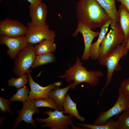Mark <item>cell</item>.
Here are the masks:
<instances>
[{
    "mask_svg": "<svg viewBox=\"0 0 129 129\" xmlns=\"http://www.w3.org/2000/svg\"><path fill=\"white\" fill-rule=\"evenodd\" d=\"M76 14L78 21L92 30L101 28L111 19L96 0H79Z\"/></svg>",
    "mask_w": 129,
    "mask_h": 129,
    "instance_id": "6da1fadb",
    "label": "cell"
},
{
    "mask_svg": "<svg viewBox=\"0 0 129 129\" xmlns=\"http://www.w3.org/2000/svg\"><path fill=\"white\" fill-rule=\"evenodd\" d=\"M83 63L77 56L75 63L72 67L69 65V68L65 70L64 74L59 75L58 77L60 78H65L66 81L68 83L73 81L71 88L72 89L77 85L83 82L87 83L90 87L97 85L99 78L103 76L104 74L99 70H88L82 65Z\"/></svg>",
    "mask_w": 129,
    "mask_h": 129,
    "instance_id": "7a4b0ae2",
    "label": "cell"
},
{
    "mask_svg": "<svg viewBox=\"0 0 129 129\" xmlns=\"http://www.w3.org/2000/svg\"><path fill=\"white\" fill-rule=\"evenodd\" d=\"M110 25V29L104 36L98 49L97 60L103 66L109 55L124 42V33L119 22L112 20Z\"/></svg>",
    "mask_w": 129,
    "mask_h": 129,
    "instance_id": "3957f363",
    "label": "cell"
},
{
    "mask_svg": "<svg viewBox=\"0 0 129 129\" xmlns=\"http://www.w3.org/2000/svg\"><path fill=\"white\" fill-rule=\"evenodd\" d=\"M37 56L34 46L29 43L26 47L18 53L14 59V66L13 71L14 74L19 77L26 73L32 72L29 69Z\"/></svg>",
    "mask_w": 129,
    "mask_h": 129,
    "instance_id": "277c9868",
    "label": "cell"
},
{
    "mask_svg": "<svg viewBox=\"0 0 129 129\" xmlns=\"http://www.w3.org/2000/svg\"><path fill=\"white\" fill-rule=\"evenodd\" d=\"M48 115L46 118H37L34 120L39 123H46L41 128L47 127L51 129H69V127L75 125L72 119L73 116L65 115L63 111L57 110L53 111L51 109L43 113Z\"/></svg>",
    "mask_w": 129,
    "mask_h": 129,
    "instance_id": "5b68a950",
    "label": "cell"
},
{
    "mask_svg": "<svg viewBox=\"0 0 129 129\" xmlns=\"http://www.w3.org/2000/svg\"><path fill=\"white\" fill-rule=\"evenodd\" d=\"M126 43L124 42L115 49L109 55L105 62V66L107 67V81L101 92V96L103 91L110 83L111 82L114 71L121 70V67L119 62L123 57L127 54L129 50L125 46Z\"/></svg>",
    "mask_w": 129,
    "mask_h": 129,
    "instance_id": "8992f818",
    "label": "cell"
},
{
    "mask_svg": "<svg viewBox=\"0 0 129 129\" xmlns=\"http://www.w3.org/2000/svg\"><path fill=\"white\" fill-rule=\"evenodd\" d=\"M27 33L25 36L29 43L33 44L39 43L44 40L54 38L56 36L55 31L50 29L48 25L41 27H34L29 22L27 24Z\"/></svg>",
    "mask_w": 129,
    "mask_h": 129,
    "instance_id": "52a82bcc",
    "label": "cell"
},
{
    "mask_svg": "<svg viewBox=\"0 0 129 129\" xmlns=\"http://www.w3.org/2000/svg\"><path fill=\"white\" fill-rule=\"evenodd\" d=\"M27 27L16 20L7 18L0 21V35L10 37L25 36Z\"/></svg>",
    "mask_w": 129,
    "mask_h": 129,
    "instance_id": "ba28073f",
    "label": "cell"
},
{
    "mask_svg": "<svg viewBox=\"0 0 129 129\" xmlns=\"http://www.w3.org/2000/svg\"><path fill=\"white\" fill-rule=\"evenodd\" d=\"M118 97L115 104L111 108L106 111H101L97 118L94 121V124L103 125L113 116H118L122 111L126 110L129 106V103L124 98L122 92L118 90Z\"/></svg>",
    "mask_w": 129,
    "mask_h": 129,
    "instance_id": "9c48e42d",
    "label": "cell"
},
{
    "mask_svg": "<svg viewBox=\"0 0 129 129\" xmlns=\"http://www.w3.org/2000/svg\"><path fill=\"white\" fill-rule=\"evenodd\" d=\"M82 34L84 39L85 47L83 53L81 57L83 61L89 59L91 57L90 49L94 38L99 36L100 32H94L89 27L78 21L76 29L72 36L76 37L79 33Z\"/></svg>",
    "mask_w": 129,
    "mask_h": 129,
    "instance_id": "30bf717a",
    "label": "cell"
},
{
    "mask_svg": "<svg viewBox=\"0 0 129 129\" xmlns=\"http://www.w3.org/2000/svg\"><path fill=\"white\" fill-rule=\"evenodd\" d=\"M33 100L27 101L23 103L22 109L17 110L18 116L14 121L12 129H16L22 121L26 124H30L34 128H36V121L33 119L32 115L35 113L39 114L41 110L35 106Z\"/></svg>",
    "mask_w": 129,
    "mask_h": 129,
    "instance_id": "8fae6325",
    "label": "cell"
},
{
    "mask_svg": "<svg viewBox=\"0 0 129 129\" xmlns=\"http://www.w3.org/2000/svg\"><path fill=\"white\" fill-rule=\"evenodd\" d=\"M29 43L25 36L16 37L0 36V43L7 47V54L11 59H14L18 53L26 47Z\"/></svg>",
    "mask_w": 129,
    "mask_h": 129,
    "instance_id": "7c38bea8",
    "label": "cell"
},
{
    "mask_svg": "<svg viewBox=\"0 0 129 129\" xmlns=\"http://www.w3.org/2000/svg\"><path fill=\"white\" fill-rule=\"evenodd\" d=\"M28 75L29 85L31 90L28 95V101L35 99L46 98L48 97L50 92L56 86H60L62 82H56L45 87L42 86L33 80L30 72L27 73Z\"/></svg>",
    "mask_w": 129,
    "mask_h": 129,
    "instance_id": "4fadbf2b",
    "label": "cell"
},
{
    "mask_svg": "<svg viewBox=\"0 0 129 129\" xmlns=\"http://www.w3.org/2000/svg\"><path fill=\"white\" fill-rule=\"evenodd\" d=\"M31 21V24L34 27H41L46 25L48 10L47 5L42 2L34 7L29 8Z\"/></svg>",
    "mask_w": 129,
    "mask_h": 129,
    "instance_id": "5bb4252c",
    "label": "cell"
},
{
    "mask_svg": "<svg viewBox=\"0 0 129 129\" xmlns=\"http://www.w3.org/2000/svg\"><path fill=\"white\" fill-rule=\"evenodd\" d=\"M112 20L110 19L101 27L98 38L97 41L92 43L90 49L91 58L92 60H97L98 51L100 44L106 35Z\"/></svg>",
    "mask_w": 129,
    "mask_h": 129,
    "instance_id": "9a60e30c",
    "label": "cell"
},
{
    "mask_svg": "<svg viewBox=\"0 0 129 129\" xmlns=\"http://www.w3.org/2000/svg\"><path fill=\"white\" fill-rule=\"evenodd\" d=\"M72 86V83L63 88H60L59 86H56L49 94L48 97L54 101L61 111L64 110L62 106L64 101L67 92Z\"/></svg>",
    "mask_w": 129,
    "mask_h": 129,
    "instance_id": "2e32d148",
    "label": "cell"
},
{
    "mask_svg": "<svg viewBox=\"0 0 129 129\" xmlns=\"http://www.w3.org/2000/svg\"><path fill=\"white\" fill-rule=\"evenodd\" d=\"M118 12L120 17L119 23L124 33V42L126 43L129 38V12L121 4L119 6Z\"/></svg>",
    "mask_w": 129,
    "mask_h": 129,
    "instance_id": "e0dca14e",
    "label": "cell"
},
{
    "mask_svg": "<svg viewBox=\"0 0 129 129\" xmlns=\"http://www.w3.org/2000/svg\"><path fill=\"white\" fill-rule=\"evenodd\" d=\"M62 106L64 114L68 113L82 122L85 121L84 118L81 116L78 113L77 108L76 104L73 101L68 94H66Z\"/></svg>",
    "mask_w": 129,
    "mask_h": 129,
    "instance_id": "ac0fdd59",
    "label": "cell"
},
{
    "mask_svg": "<svg viewBox=\"0 0 129 129\" xmlns=\"http://www.w3.org/2000/svg\"><path fill=\"white\" fill-rule=\"evenodd\" d=\"M113 20L119 22L120 17L117 9L116 0H96Z\"/></svg>",
    "mask_w": 129,
    "mask_h": 129,
    "instance_id": "d6986e66",
    "label": "cell"
},
{
    "mask_svg": "<svg viewBox=\"0 0 129 129\" xmlns=\"http://www.w3.org/2000/svg\"><path fill=\"white\" fill-rule=\"evenodd\" d=\"M54 38L44 40L35 46V51L36 55L55 51L57 48V46L54 42Z\"/></svg>",
    "mask_w": 129,
    "mask_h": 129,
    "instance_id": "ffe728a7",
    "label": "cell"
},
{
    "mask_svg": "<svg viewBox=\"0 0 129 129\" xmlns=\"http://www.w3.org/2000/svg\"><path fill=\"white\" fill-rule=\"evenodd\" d=\"M56 61V58L52 52L37 55L30 70L39 66L53 63Z\"/></svg>",
    "mask_w": 129,
    "mask_h": 129,
    "instance_id": "44dd1931",
    "label": "cell"
},
{
    "mask_svg": "<svg viewBox=\"0 0 129 129\" xmlns=\"http://www.w3.org/2000/svg\"><path fill=\"white\" fill-rule=\"evenodd\" d=\"M77 125L86 128L88 129H119L118 124L113 119L108 120L105 124L103 125H98L87 124H80L75 122Z\"/></svg>",
    "mask_w": 129,
    "mask_h": 129,
    "instance_id": "7402d4cb",
    "label": "cell"
},
{
    "mask_svg": "<svg viewBox=\"0 0 129 129\" xmlns=\"http://www.w3.org/2000/svg\"><path fill=\"white\" fill-rule=\"evenodd\" d=\"M33 102L35 106L38 108L41 107H48L54 110L61 111L54 101L49 97L34 99L33 100Z\"/></svg>",
    "mask_w": 129,
    "mask_h": 129,
    "instance_id": "603a6c76",
    "label": "cell"
},
{
    "mask_svg": "<svg viewBox=\"0 0 129 129\" xmlns=\"http://www.w3.org/2000/svg\"><path fill=\"white\" fill-rule=\"evenodd\" d=\"M30 92L28 87L25 86L19 88L16 93L10 99L11 102L20 101L23 103L28 101Z\"/></svg>",
    "mask_w": 129,
    "mask_h": 129,
    "instance_id": "cb8c5ba5",
    "label": "cell"
},
{
    "mask_svg": "<svg viewBox=\"0 0 129 129\" xmlns=\"http://www.w3.org/2000/svg\"><path fill=\"white\" fill-rule=\"evenodd\" d=\"M28 75L24 74L18 78L12 77L7 80L8 86H13L17 89H19L25 86L29 81Z\"/></svg>",
    "mask_w": 129,
    "mask_h": 129,
    "instance_id": "d4e9b609",
    "label": "cell"
},
{
    "mask_svg": "<svg viewBox=\"0 0 129 129\" xmlns=\"http://www.w3.org/2000/svg\"><path fill=\"white\" fill-rule=\"evenodd\" d=\"M116 121L118 124L119 129H129V113L125 110Z\"/></svg>",
    "mask_w": 129,
    "mask_h": 129,
    "instance_id": "484cf974",
    "label": "cell"
},
{
    "mask_svg": "<svg viewBox=\"0 0 129 129\" xmlns=\"http://www.w3.org/2000/svg\"><path fill=\"white\" fill-rule=\"evenodd\" d=\"M11 102L10 99L0 97V110L2 113L4 114L7 112L11 115H14L10 108Z\"/></svg>",
    "mask_w": 129,
    "mask_h": 129,
    "instance_id": "4316f807",
    "label": "cell"
},
{
    "mask_svg": "<svg viewBox=\"0 0 129 129\" xmlns=\"http://www.w3.org/2000/svg\"><path fill=\"white\" fill-rule=\"evenodd\" d=\"M118 89L122 92L123 96L129 103V78L123 80L120 83Z\"/></svg>",
    "mask_w": 129,
    "mask_h": 129,
    "instance_id": "83f0119b",
    "label": "cell"
},
{
    "mask_svg": "<svg viewBox=\"0 0 129 129\" xmlns=\"http://www.w3.org/2000/svg\"><path fill=\"white\" fill-rule=\"evenodd\" d=\"M27 0L29 2L30 4L28 7L29 8L33 7L42 2V0Z\"/></svg>",
    "mask_w": 129,
    "mask_h": 129,
    "instance_id": "f1b7e54d",
    "label": "cell"
},
{
    "mask_svg": "<svg viewBox=\"0 0 129 129\" xmlns=\"http://www.w3.org/2000/svg\"><path fill=\"white\" fill-rule=\"evenodd\" d=\"M118 2L121 3L129 12V0H116Z\"/></svg>",
    "mask_w": 129,
    "mask_h": 129,
    "instance_id": "f546056e",
    "label": "cell"
},
{
    "mask_svg": "<svg viewBox=\"0 0 129 129\" xmlns=\"http://www.w3.org/2000/svg\"><path fill=\"white\" fill-rule=\"evenodd\" d=\"M71 127L72 129H88L87 128L83 127L82 128H81L77 126H76L75 125L71 126Z\"/></svg>",
    "mask_w": 129,
    "mask_h": 129,
    "instance_id": "4dcf8cb0",
    "label": "cell"
},
{
    "mask_svg": "<svg viewBox=\"0 0 129 129\" xmlns=\"http://www.w3.org/2000/svg\"><path fill=\"white\" fill-rule=\"evenodd\" d=\"M126 48L129 50V38L127 42L126 43Z\"/></svg>",
    "mask_w": 129,
    "mask_h": 129,
    "instance_id": "1f68e13d",
    "label": "cell"
},
{
    "mask_svg": "<svg viewBox=\"0 0 129 129\" xmlns=\"http://www.w3.org/2000/svg\"><path fill=\"white\" fill-rule=\"evenodd\" d=\"M129 113V106L127 108V109L126 110Z\"/></svg>",
    "mask_w": 129,
    "mask_h": 129,
    "instance_id": "d6a6232c",
    "label": "cell"
},
{
    "mask_svg": "<svg viewBox=\"0 0 129 129\" xmlns=\"http://www.w3.org/2000/svg\"><path fill=\"white\" fill-rule=\"evenodd\" d=\"M2 0H0V2H1V1Z\"/></svg>",
    "mask_w": 129,
    "mask_h": 129,
    "instance_id": "836d02e7",
    "label": "cell"
}]
</instances>
